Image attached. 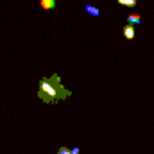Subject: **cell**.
I'll return each mask as SVG.
<instances>
[{
  "instance_id": "cell-5",
  "label": "cell",
  "mask_w": 154,
  "mask_h": 154,
  "mask_svg": "<svg viewBox=\"0 0 154 154\" xmlns=\"http://www.w3.org/2000/svg\"><path fill=\"white\" fill-rule=\"evenodd\" d=\"M120 5H127V7H134L136 5V0H116Z\"/></svg>"
},
{
  "instance_id": "cell-4",
  "label": "cell",
  "mask_w": 154,
  "mask_h": 154,
  "mask_svg": "<svg viewBox=\"0 0 154 154\" xmlns=\"http://www.w3.org/2000/svg\"><path fill=\"white\" fill-rule=\"evenodd\" d=\"M142 22V16L140 14H131L129 18H127V23H131V25H138Z\"/></svg>"
},
{
  "instance_id": "cell-8",
  "label": "cell",
  "mask_w": 154,
  "mask_h": 154,
  "mask_svg": "<svg viewBox=\"0 0 154 154\" xmlns=\"http://www.w3.org/2000/svg\"><path fill=\"white\" fill-rule=\"evenodd\" d=\"M70 154H74V152H70Z\"/></svg>"
},
{
  "instance_id": "cell-2",
  "label": "cell",
  "mask_w": 154,
  "mask_h": 154,
  "mask_svg": "<svg viewBox=\"0 0 154 154\" xmlns=\"http://www.w3.org/2000/svg\"><path fill=\"white\" fill-rule=\"evenodd\" d=\"M124 36L127 39H134V25L127 23V25L124 27Z\"/></svg>"
},
{
  "instance_id": "cell-7",
  "label": "cell",
  "mask_w": 154,
  "mask_h": 154,
  "mask_svg": "<svg viewBox=\"0 0 154 154\" xmlns=\"http://www.w3.org/2000/svg\"><path fill=\"white\" fill-rule=\"evenodd\" d=\"M70 152H72L70 149H66V147H61V149H59V152H57V154H70Z\"/></svg>"
},
{
  "instance_id": "cell-6",
  "label": "cell",
  "mask_w": 154,
  "mask_h": 154,
  "mask_svg": "<svg viewBox=\"0 0 154 154\" xmlns=\"http://www.w3.org/2000/svg\"><path fill=\"white\" fill-rule=\"evenodd\" d=\"M84 9H86L91 16H99V9H97V7H93V5H86Z\"/></svg>"
},
{
  "instance_id": "cell-1",
  "label": "cell",
  "mask_w": 154,
  "mask_h": 154,
  "mask_svg": "<svg viewBox=\"0 0 154 154\" xmlns=\"http://www.w3.org/2000/svg\"><path fill=\"white\" fill-rule=\"evenodd\" d=\"M68 95H70V91H68V90H65L61 84L56 88L54 84H50V81H48V79H41V81H39L38 97L43 100V102H47V104H52V102H57L59 99H65V97H68Z\"/></svg>"
},
{
  "instance_id": "cell-3",
  "label": "cell",
  "mask_w": 154,
  "mask_h": 154,
  "mask_svg": "<svg viewBox=\"0 0 154 154\" xmlns=\"http://www.w3.org/2000/svg\"><path fill=\"white\" fill-rule=\"evenodd\" d=\"M39 5H41V9H54L56 7V0H39Z\"/></svg>"
}]
</instances>
